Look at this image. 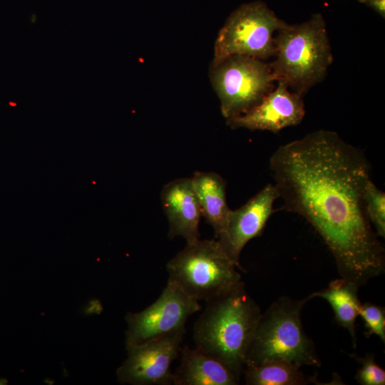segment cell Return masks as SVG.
Segmentation results:
<instances>
[{
	"label": "cell",
	"mask_w": 385,
	"mask_h": 385,
	"mask_svg": "<svg viewBox=\"0 0 385 385\" xmlns=\"http://www.w3.org/2000/svg\"><path fill=\"white\" fill-rule=\"evenodd\" d=\"M270 168L284 209L314 228L341 277L360 287L384 272L385 249L364 208L371 163L361 149L320 129L280 145Z\"/></svg>",
	"instance_id": "1"
},
{
	"label": "cell",
	"mask_w": 385,
	"mask_h": 385,
	"mask_svg": "<svg viewBox=\"0 0 385 385\" xmlns=\"http://www.w3.org/2000/svg\"><path fill=\"white\" fill-rule=\"evenodd\" d=\"M261 315L242 281L206 301L192 329L195 347L223 364L240 381Z\"/></svg>",
	"instance_id": "2"
},
{
	"label": "cell",
	"mask_w": 385,
	"mask_h": 385,
	"mask_svg": "<svg viewBox=\"0 0 385 385\" xmlns=\"http://www.w3.org/2000/svg\"><path fill=\"white\" fill-rule=\"evenodd\" d=\"M274 45L275 59L270 64L274 81L301 96L325 78L334 60L319 13L301 24H286L276 32Z\"/></svg>",
	"instance_id": "3"
},
{
	"label": "cell",
	"mask_w": 385,
	"mask_h": 385,
	"mask_svg": "<svg viewBox=\"0 0 385 385\" xmlns=\"http://www.w3.org/2000/svg\"><path fill=\"white\" fill-rule=\"evenodd\" d=\"M310 299L309 296L299 300L280 297L262 313L245 365L279 360L299 368L321 366L314 344L305 334L302 322V308Z\"/></svg>",
	"instance_id": "4"
},
{
	"label": "cell",
	"mask_w": 385,
	"mask_h": 385,
	"mask_svg": "<svg viewBox=\"0 0 385 385\" xmlns=\"http://www.w3.org/2000/svg\"><path fill=\"white\" fill-rule=\"evenodd\" d=\"M166 269L168 280L198 302L214 298L242 282L240 268L216 239L187 243Z\"/></svg>",
	"instance_id": "5"
},
{
	"label": "cell",
	"mask_w": 385,
	"mask_h": 385,
	"mask_svg": "<svg viewBox=\"0 0 385 385\" xmlns=\"http://www.w3.org/2000/svg\"><path fill=\"white\" fill-rule=\"evenodd\" d=\"M210 76L227 120L258 104L274 88L276 82L270 63L243 55L212 63Z\"/></svg>",
	"instance_id": "6"
},
{
	"label": "cell",
	"mask_w": 385,
	"mask_h": 385,
	"mask_svg": "<svg viewBox=\"0 0 385 385\" xmlns=\"http://www.w3.org/2000/svg\"><path fill=\"white\" fill-rule=\"evenodd\" d=\"M286 24L262 1L241 5L217 34L212 63L232 55L266 61L274 55V33Z\"/></svg>",
	"instance_id": "7"
},
{
	"label": "cell",
	"mask_w": 385,
	"mask_h": 385,
	"mask_svg": "<svg viewBox=\"0 0 385 385\" xmlns=\"http://www.w3.org/2000/svg\"><path fill=\"white\" fill-rule=\"evenodd\" d=\"M200 307L198 301L168 280L153 303L141 312H129L126 315L125 346L175 332L185 333L188 317Z\"/></svg>",
	"instance_id": "8"
},
{
	"label": "cell",
	"mask_w": 385,
	"mask_h": 385,
	"mask_svg": "<svg viewBox=\"0 0 385 385\" xmlns=\"http://www.w3.org/2000/svg\"><path fill=\"white\" fill-rule=\"evenodd\" d=\"M175 332L126 346L128 357L117 370L121 384H173V361L178 359L184 336Z\"/></svg>",
	"instance_id": "9"
},
{
	"label": "cell",
	"mask_w": 385,
	"mask_h": 385,
	"mask_svg": "<svg viewBox=\"0 0 385 385\" xmlns=\"http://www.w3.org/2000/svg\"><path fill=\"white\" fill-rule=\"evenodd\" d=\"M278 198L276 187L269 183L240 208L230 210L226 228L216 240L240 269L242 249L250 240L262 235Z\"/></svg>",
	"instance_id": "10"
},
{
	"label": "cell",
	"mask_w": 385,
	"mask_h": 385,
	"mask_svg": "<svg viewBox=\"0 0 385 385\" xmlns=\"http://www.w3.org/2000/svg\"><path fill=\"white\" fill-rule=\"evenodd\" d=\"M262 100L243 114L227 120L232 129L267 130L278 133L282 129L299 124L304 115L302 96L289 91L282 82Z\"/></svg>",
	"instance_id": "11"
},
{
	"label": "cell",
	"mask_w": 385,
	"mask_h": 385,
	"mask_svg": "<svg viewBox=\"0 0 385 385\" xmlns=\"http://www.w3.org/2000/svg\"><path fill=\"white\" fill-rule=\"evenodd\" d=\"M160 199L169 224L168 237L181 236L187 243L198 240L202 214L191 178L167 183L162 189Z\"/></svg>",
	"instance_id": "12"
},
{
	"label": "cell",
	"mask_w": 385,
	"mask_h": 385,
	"mask_svg": "<svg viewBox=\"0 0 385 385\" xmlns=\"http://www.w3.org/2000/svg\"><path fill=\"white\" fill-rule=\"evenodd\" d=\"M180 361L173 372L175 385H236L239 381L223 364L197 347H181Z\"/></svg>",
	"instance_id": "13"
},
{
	"label": "cell",
	"mask_w": 385,
	"mask_h": 385,
	"mask_svg": "<svg viewBox=\"0 0 385 385\" xmlns=\"http://www.w3.org/2000/svg\"><path fill=\"white\" fill-rule=\"evenodd\" d=\"M201 214L213 228L217 239L225 230L229 208L226 182L216 173L196 171L191 178Z\"/></svg>",
	"instance_id": "14"
},
{
	"label": "cell",
	"mask_w": 385,
	"mask_h": 385,
	"mask_svg": "<svg viewBox=\"0 0 385 385\" xmlns=\"http://www.w3.org/2000/svg\"><path fill=\"white\" fill-rule=\"evenodd\" d=\"M359 287L354 282L341 277L332 281L324 289L309 295L311 299L321 297L328 302L337 322L349 332L354 347L356 346L355 322L361 304Z\"/></svg>",
	"instance_id": "15"
},
{
	"label": "cell",
	"mask_w": 385,
	"mask_h": 385,
	"mask_svg": "<svg viewBox=\"0 0 385 385\" xmlns=\"http://www.w3.org/2000/svg\"><path fill=\"white\" fill-rule=\"evenodd\" d=\"M242 375L247 385H304L314 381L307 379L299 367L279 360L246 364Z\"/></svg>",
	"instance_id": "16"
},
{
	"label": "cell",
	"mask_w": 385,
	"mask_h": 385,
	"mask_svg": "<svg viewBox=\"0 0 385 385\" xmlns=\"http://www.w3.org/2000/svg\"><path fill=\"white\" fill-rule=\"evenodd\" d=\"M366 216L378 237H385V193L370 179L364 191Z\"/></svg>",
	"instance_id": "17"
},
{
	"label": "cell",
	"mask_w": 385,
	"mask_h": 385,
	"mask_svg": "<svg viewBox=\"0 0 385 385\" xmlns=\"http://www.w3.org/2000/svg\"><path fill=\"white\" fill-rule=\"evenodd\" d=\"M359 316L364 322L366 331L364 334L369 337L373 334L376 335L385 342V309L384 307L371 302L361 303Z\"/></svg>",
	"instance_id": "18"
},
{
	"label": "cell",
	"mask_w": 385,
	"mask_h": 385,
	"mask_svg": "<svg viewBox=\"0 0 385 385\" xmlns=\"http://www.w3.org/2000/svg\"><path fill=\"white\" fill-rule=\"evenodd\" d=\"M351 356L361 364L355 374V379L359 384H385V371L376 364L374 354H367L364 357L353 354Z\"/></svg>",
	"instance_id": "19"
},
{
	"label": "cell",
	"mask_w": 385,
	"mask_h": 385,
	"mask_svg": "<svg viewBox=\"0 0 385 385\" xmlns=\"http://www.w3.org/2000/svg\"><path fill=\"white\" fill-rule=\"evenodd\" d=\"M373 9L383 18L385 16V0H359Z\"/></svg>",
	"instance_id": "20"
}]
</instances>
